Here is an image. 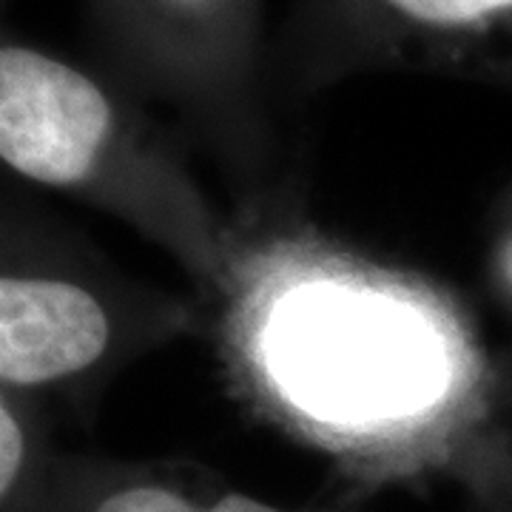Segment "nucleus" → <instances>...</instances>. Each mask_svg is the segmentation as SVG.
Segmentation results:
<instances>
[{"label":"nucleus","mask_w":512,"mask_h":512,"mask_svg":"<svg viewBox=\"0 0 512 512\" xmlns=\"http://www.w3.org/2000/svg\"><path fill=\"white\" fill-rule=\"evenodd\" d=\"M183 137L100 69L3 37L0 160L131 225L211 293H234L242 248L185 163Z\"/></svg>","instance_id":"nucleus-1"},{"label":"nucleus","mask_w":512,"mask_h":512,"mask_svg":"<svg viewBox=\"0 0 512 512\" xmlns=\"http://www.w3.org/2000/svg\"><path fill=\"white\" fill-rule=\"evenodd\" d=\"M97 69L256 197L279 165L262 0H83Z\"/></svg>","instance_id":"nucleus-2"},{"label":"nucleus","mask_w":512,"mask_h":512,"mask_svg":"<svg viewBox=\"0 0 512 512\" xmlns=\"http://www.w3.org/2000/svg\"><path fill=\"white\" fill-rule=\"evenodd\" d=\"M191 311L72 256L6 234L0 274V393L77 396L137 353L177 336Z\"/></svg>","instance_id":"nucleus-3"},{"label":"nucleus","mask_w":512,"mask_h":512,"mask_svg":"<svg viewBox=\"0 0 512 512\" xmlns=\"http://www.w3.org/2000/svg\"><path fill=\"white\" fill-rule=\"evenodd\" d=\"M367 72L512 92V0H293L268 46L271 92L313 94Z\"/></svg>","instance_id":"nucleus-4"},{"label":"nucleus","mask_w":512,"mask_h":512,"mask_svg":"<svg viewBox=\"0 0 512 512\" xmlns=\"http://www.w3.org/2000/svg\"><path fill=\"white\" fill-rule=\"evenodd\" d=\"M0 512H350L282 507L245 493L214 470L177 458L55 453L35 484Z\"/></svg>","instance_id":"nucleus-5"},{"label":"nucleus","mask_w":512,"mask_h":512,"mask_svg":"<svg viewBox=\"0 0 512 512\" xmlns=\"http://www.w3.org/2000/svg\"><path fill=\"white\" fill-rule=\"evenodd\" d=\"M52 456L55 450L37 430L35 402L0 393V507L15 504Z\"/></svg>","instance_id":"nucleus-6"},{"label":"nucleus","mask_w":512,"mask_h":512,"mask_svg":"<svg viewBox=\"0 0 512 512\" xmlns=\"http://www.w3.org/2000/svg\"><path fill=\"white\" fill-rule=\"evenodd\" d=\"M490 282L501 299V305L512 316V183L504 188L501 200L495 202L490 217Z\"/></svg>","instance_id":"nucleus-7"},{"label":"nucleus","mask_w":512,"mask_h":512,"mask_svg":"<svg viewBox=\"0 0 512 512\" xmlns=\"http://www.w3.org/2000/svg\"><path fill=\"white\" fill-rule=\"evenodd\" d=\"M467 512H512V461H498L478 473Z\"/></svg>","instance_id":"nucleus-8"},{"label":"nucleus","mask_w":512,"mask_h":512,"mask_svg":"<svg viewBox=\"0 0 512 512\" xmlns=\"http://www.w3.org/2000/svg\"><path fill=\"white\" fill-rule=\"evenodd\" d=\"M510 390H512V379H510Z\"/></svg>","instance_id":"nucleus-9"}]
</instances>
